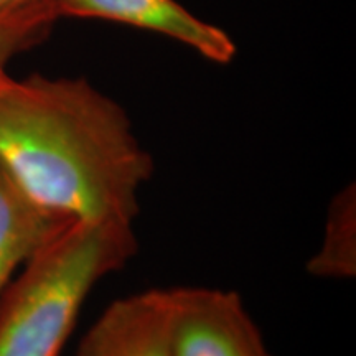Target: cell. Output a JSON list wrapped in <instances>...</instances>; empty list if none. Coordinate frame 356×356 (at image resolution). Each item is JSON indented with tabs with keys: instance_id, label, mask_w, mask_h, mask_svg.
<instances>
[{
	"instance_id": "obj_6",
	"label": "cell",
	"mask_w": 356,
	"mask_h": 356,
	"mask_svg": "<svg viewBox=\"0 0 356 356\" xmlns=\"http://www.w3.org/2000/svg\"><path fill=\"white\" fill-rule=\"evenodd\" d=\"M68 222L33 204L0 168V300L17 270Z\"/></svg>"
},
{
	"instance_id": "obj_1",
	"label": "cell",
	"mask_w": 356,
	"mask_h": 356,
	"mask_svg": "<svg viewBox=\"0 0 356 356\" xmlns=\"http://www.w3.org/2000/svg\"><path fill=\"white\" fill-rule=\"evenodd\" d=\"M0 168L63 221L134 225L154 177L126 109L84 78L0 76Z\"/></svg>"
},
{
	"instance_id": "obj_9",
	"label": "cell",
	"mask_w": 356,
	"mask_h": 356,
	"mask_svg": "<svg viewBox=\"0 0 356 356\" xmlns=\"http://www.w3.org/2000/svg\"><path fill=\"white\" fill-rule=\"evenodd\" d=\"M35 0H0V13L12 10V8L26 6V3H32Z\"/></svg>"
},
{
	"instance_id": "obj_7",
	"label": "cell",
	"mask_w": 356,
	"mask_h": 356,
	"mask_svg": "<svg viewBox=\"0 0 356 356\" xmlns=\"http://www.w3.org/2000/svg\"><path fill=\"white\" fill-rule=\"evenodd\" d=\"M307 273L328 280L356 277V186L346 185L327 210L320 246L307 262Z\"/></svg>"
},
{
	"instance_id": "obj_5",
	"label": "cell",
	"mask_w": 356,
	"mask_h": 356,
	"mask_svg": "<svg viewBox=\"0 0 356 356\" xmlns=\"http://www.w3.org/2000/svg\"><path fill=\"white\" fill-rule=\"evenodd\" d=\"M76 356H173L168 289L114 300L84 335Z\"/></svg>"
},
{
	"instance_id": "obj_3",
	"label": "cell",
	"mask_w": 356,
	"mask_h": 356,
	"mask_svg": "<svg viewBox=\"0 0 356 356\" xmlns=\"http://www.w3.org/2000/svg\"><path fill=\"white\" fill-rule=\"evenodd\" d=\"M168 292L173 356H273L238 292L197 286Z\"/></svg>"
},
{
	"instance_id": "obj_4",
	"label": "cell",
	"mask_w": 356,
	"mask_h": 356,
	"mask_svg": "<svg viewBox=\"0 0 356 356\" xmlns=\"http://www.w3.org/2000/svg\"><path fill=\"white\" fill-rule=\"evenodd\" d=\"M60 17L118 22L172 38L204 60L228 65L238 48L225 30L198 19L177 0H53Z\"/></svg>"
},
{
	"instance_id": "obj_8",
	"label": "cell",
	"mask_w": 356,
	"mask_h": 356,
	"mask_svg": "<svg viewBox=\"0 0 356 356\" xmlns=\"http://www.w3.org/2000/svg\"><path fill=\"white\" fill-rule=\"evenodd\" d=\"M58 19L53 0H35L0 13V76L12 58L42 42Z\"/></svg>"
},
{
	"instance_id": "obj_2",
	"label": "cell",
	"mask_w": 356,
	"mask_h": 356,
	"mask_svg": "<svg viewBox=\"0 0 356 356\" xmlns=\"http://www.w3.org/2000/svg\"><path fill=\"white\" fill-rule=\"evenodd\" d=\"M137 251L129 222L63 226L22 266L0 300V356H60L92 289Z\"/></svg>"
}]
</instances>
